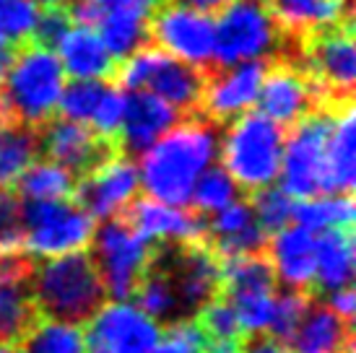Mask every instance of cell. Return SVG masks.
Segmentation results:
<instances>
[{
	"instance_id": "cell-1",
	"label": "cell",
	"mask_w": 356,
	"mask_h": 353,
	"mask_svg": "<svg viewBox=\"0 0 356 353\" xmlns=\"http://www.w3.org/2000/svg\"><path fill=\"white\" fill-rule=\"evenodd\" d=\"M138 156V179L149 197L172 206H188L200 174L216 164L218 133L203 120L177 122Z\"/></svg>"
},
{
	"instance_id": "cell-2",
	"label": "cell",
	"mask_w": 356,
	"mask_h": 353,
	"mask_svg": "<svg viewBox=\"0 0 356 353\" xmlns=\"http://www.w3.org/2000/svg\"><path fill=\"white\" fill-rule=\"evenodd\" d=\"M284 138V128L260 112H245L229 120L227 133L218 138L221 169L239 190H266L281 172Z\"/></svg>"
},
{
	"instance_id": "cell-3",
	"label": "cell",
	"mask_w": 356,
	"mask_h": 353,
	"mask_svg": "<svg viewBox=\"0 0 356 353\" xmlns=\"http://www.w3.org/2000/svg\"><path fill=\"white\" fill-rule=\"evenodd\" d=\"M65 83L63 65L50 47H26L10 58L0 81V112L16 117L26 128L50 122Z\"/></svg>"
},
{
	"instance_id": "cell-4",
	"label": "cell",
	"mask_w": 356,
	"mask_h": 353,
	"mask_svg": "<svg viewBox=\"0 0 356 353\" xmlns=\"http://www.w3.org/2000/svg\"><path fill=\"white\" fill-rule=\"evenodd\" d=\"M31 299L50 320L83 322L99 309L104 299L97 265L86 252L50 257L31 278Z\"/></svg>"
},
{
	"instance_id": "cell-5",
	"label": "cell",
	"mask_w": 356,
	"mask_h": 353,
	"mask_svg": "<svg viewBox=\"0 0 356 353\" xmlns=\"http://www.w3.org/2000/svg\"><path fill=\"white\" fill-rule=\"evenodd\" d=\"M278 47V24L263 0H232L213 19V63H263Z\"/></svg>"
},
{
	"instance_id": "cell-6",
	"label": "cell",
	"mask_w": 356,
	"mask_h": 353,
	"mask_svg": "<svg viewBox=\"0 0 356 353\" xmlns=\"http://www.w3.org/2000/svg\"><path fill=\"white\" fill-rule=\"evenodd\" d=\"M94 231V218L79 203H24L21 249L34 257L50 260L83 252L91 245Z\"/></svg>"
},
{
	"instance_id": "cell-7",
	"label": "cell",
	"mask_w": 356,
	"mask_h": 353,
	"mask_svg": "<svg viewBox=\"0 0 356 353\" xmlns=\"http://www.w3.org/2000/svg\"><path fill=\"white\" fill-rule=\"evenodd\" d=\"M94 265L99 273L102 288L112 299H128L154 260V247L122 218L104 221L94 231Z\"/></svg>"
},
{
	"instance_id": "cell-8",
	"label": "cell",
	"mask_w": 356,
	"mask_h": 353,
	"mask_svg": "<svg viewBox=\"0 0 356 353\" xmlns=\"http://www.w3.org/2000/svg\"><path fill=\"white\" fill-rule=\"evenodd\" d=\"M122 91H149L164 99L177 112H190L198 107L203 76L159 47H140L125 58L120 68Z\"/></svg>"
},
{
	"instance_id": "cell-9",
	"label": "cell",
	"mask_w": 356,
	"mask_h": 353,
	"mask_svg": "<svg viewBox=\"0 0 356 353\" xmlns=\"http://www.w3.org/2000/svg\"><path fill=\"white\" fill-rule=\"evenodd\" d=\"M327 130H330V115L317 112V115H307L299 120L291 136L284 138L278 179H281V187L294 200H305V197L325 192Z\"/></svg>"
},
{
	"instance_id": "cell-10",
	"label": "cell",
	"mask_w": 356,
	"mask_h": 353,
	"mask_svg": "<svg viewBox=\"0 0 356 353\" xmlns=\"http://www.w3.org/2000/svg\"><path fill=\"white\" fill-rule=\"evenodd\" d=\"M159 0H70V16L94 29L115 60L146 47Z\"/></svg>"
},
{
	"instance_id": "cell-11",
	"label": "cell",
	"mask_w": 356,
	"mask_h": 353,
	"mask_svg": "<svg viewBox=\"0 0 356 353\" xmlns=\"http://www.w3.org/2000/svg\"><path fill=\"white\" fill-rule=\"evenodd\" d=\"M149 37L161 52L190 68L200 70L213 63V16L182 0L156 8Z\"/></svg>"
},
{
	"instance_id": "cell-12",
	"label": "cell",
	"mask_w": 356,
	"mask_h": 353,
	"mask_svg": "<svg viewBox=\"0 0 356 353\" xmlns=\"http://www.w3.org/2000/svg\"><path fill=\"white\" fill-rule=\"evenodd\" d=\"M86 322L83 335L94 353H149L164 335L154 317L125 299L99 304Z\"/></svg>"
},
{
	"instance_id": "cell-13",
	"label": "cell",
	"mask_w": 356,
	"mask_h": 353,
	"mask_svg": "<svg viewBox=\"0 0 356 353\" xmlns=\"http://www.w3.org/2000/svg\"><path fill=\"white\" fill-rule=\"evenodd\" d=\"M140 190L138 167L122 156L102 158L97 167H91L81 182H76L79 206L91 218H118L125 208L136 203Z\"/></svg>"
},
{
	"instance_id": "cell-14",
	"label": "cell",
	"mask_w": 356,
	"mask_h": 353,
	"mask_svg": "<svg viewBox=\"0 0 356 353\" xmlns=\"http://www.w3.org/2000/svg\"><path fill=\"white\" fill-rule=\"evenodd\" d=\"M266 76V65L263 63H239V65H229L221 73L211 76L203 81V91H200V107L211 120H234L245 112H252L257 104V94H260V83Z\"/></svg>"
},
{
	"instance_id": "cell-15",
	"label": "cell",
	"mask_w": 356,
	"mask_h": 353,
	"mask_svg": "<svg viewBox=\"0 0 356 353\" xmlns=\"http://www.w3.org/2000/svg\"><path fill=\"white\" fill-rule=\"evenodd\" d=\"M309 81L327 94L348 99L356 83V47L351 29H323L307 47Z\"/></svg>"
},
{
	"instance_id": "cell-16",
	"label": "cell",
	"mask_w": 356,
	"mask_h": 353,
	"mask_svg": "<svg viewBox=\"0 0 356 353\" xmlns=\"http://www.w3.org/2000/svg\"><path fill=\"white\" fill-rule=\"evenodd\" d=\"M312 101H315V83L302 70L289 68V65L266 70L260 94H257L260 115H266L281 128L297 125L299 120L309 115Z\"/></svg>"
},
{
	"instance_id": "cell-17",
	"label": "cell",
	"mask_w": 356,
	"mask_h": 353,
	"mask_svg": "<svg viewBox=\"0 0 356 353\" xmlns=\"http://www.w3.org/2000/svg\"><path fill=\"white\" fill-rule=\"evenodd\" d=\"M128 224L149 242H177V245H198L206 236V224L198 213L182 206L161 203L154 197L136 200L130 206Z\"/></svg>"
},
{
	"instance_id": "cell-18",
	"label": "cell",
	"mask_w": 356,
	"mask_h": 353,
	"mask_svg": "<svg viewBox=\"0 0 356 353\" xmlns=\"http://www.w3.org/2000/svg\"><path fill=\"white\" fill-rule=\"evenodd\" d=\"M50 49L70 81H104L115 70V55L99 34L83 24H68Z\"/></svg>"
},
{
	"instance_id": "cell-19",
	"label": "cell",
	"mask_w": 356,
	"mask_h": 353,
	"mask_svg": "<svg viewBox=\"0 0 356 353\" xmlns=\"http://www.w3.org/2000/svg\"><path fill=\"white\" fill-rule=\"evenodd\" d=\"M169 281L175 286L182 312L200 309L211 302L218 286V263L211 255V249L198 245H185L175 257H169L164 265Z\"/></svg>"
},
{
	"instance_id": "cell-20",
	"label": "cell",
	"mask_w": 356,
	"mask_h": 353,
	"mask_svg": "<svg viewBox=\"0 0 356 353\" xmlns=\"http://www.w3.org/2000/svg\"><path fill=\"white\" fill-rule=\"evenodd\" d=\"M315 247L317 234L297 224L276 231L268 247V265L273 270V278L281 281L289 291H305L315 286Z\"/></svg>"
},
{
	"instance_id": "cell-21",
	"label": "cell",
	"mask_w": 356,
	"mask_h": 353,
	"mask_svg": "<svg viewBox=\"0 0 356 353\" xmlns=\"http://www.w3.org/2000/svg\"><path fill=\"white\" fill-rule=\"evenodd\" d=\"M179 122V112L149 91H130L120 138L130 154H143Z\"/></svg>"
},
{
	"instance_id": "cell-22",
	"label": "cell",
	"mask_w": 356,
	"mask_h": 353,
	"mask_svg": "<svg viewBox=\"0 0 356 353\" xmlns=\"http://www.w3.org/2000/svg\"><path fill=\"white\" fill-rule=\"evenodd\" d=\"M42 148L47 151V158L65 167L68 172H89L97 167L104 154V143L99 136L83 125V122H73V120H55L47 125L44 136H42Z\"/></svg>"
},
{
	"instance_id": "cell-23",
	"label": "cell",
	"mask_w": 356,
	"mask_h": 353,
	"mask_svg": "<svg viewBox=\"0 0 356 353\" xmlns=\"http://www.w3.org/2000/svg\"><path fill=\"white\" fill-rule=\"evenodd\" d=\"M206 234L213 236V247L224 257L257 255L266 245V231L257 226L250 203H242L239 197L213 213L211 224H206Z\"/></svg>"
},
{
	"instance_id": "cell-24",
	"label": "cell",
	"mask_w": 356,
	"mask_h": 353,
	"mask_svg": "<svg viewBox=\"0 0 356 353\" xmlns=\"http://www.w3.org/2000/svg\"><path fill=\"white\" fill-rule=\"evenodd\" d=\"M325 156V192H351V187L356 182V117L354 107L348 104V99L338 112H330Z\"/></svg>"
},
{
	"instance_id": "cell-25",
	"label": "cell",
	"mask_w": 356,
	"mask_h": 353,
	"mask_svg": "<svg viewBox=\"0 0 356 353\" xmlns=\"http://www.w3.org/2000/svg\"><path fill=\"white\" fill-rule=\"evenodd\" d=\"M354 236L351 229H333L317 234L315 247V284L323 291L346 288L354 281Z\"/></svg>"
},
{
	"instance_id": "cell-26",
	"label": "cell",
	"mask_w": 356,
	"mask_h": 353,
	"mask_svg": "<svg viewBox=\"0 0 356 353\" xmlns=\"http://www.w3.org/2000/svg\"><path fill=\"white\" fill-rule=\"evenodd\" d=\"M278 26L289 31H323L338 26L348 0H263Z\"/></svg>"
},
{
	"instance_id": "cell-27",
	"label": "cell",
	"mask_w": 356,
	"mask_h": 353,
	"mask_svg": "<svg viewBox=\"0 0 356 353\" xmlns=\"http://www.w3.org/2000/svg\"><path fill=\"white\" fill-rule=\"evenodd\" d=\"M291 345L297 353H346L351 348L348 322L330 306H309Z\"/></svg>"
},
{
	"instance_id": "cell-28",
	"label": "cell",
	"mask_w": 356,
	"mask_h": 353,
	"mask_svg": "<svg viewBox=\"0 0 356 353\" xmlns=\"http://www.w3.org/2000/svg\"><path fill=\"white\" fill-rule=\"evenodd\" d=\"M354 200L348 192H320L315 197H305L297 203L294 211V224L312 231H333V229H351L354 224Z\"/></svg>"
},
{
	"instance_id": "cell-29",
	"label": "cell",
	"mask_w": 356,
	"mask_h": 353,
	"mask_svg": "<svg viewBox=\"0 0 356 353\" xmlns=\"http://www.w3.org/2000/svg\"><path fill=\"white\" fill-rule=\"evenodd\" d=\"M16 185L24 203H55V200H68L76 192V174L44 158V161H34L19 176Z\"/></svg>"
},
{
	"instance_id": "cell-30",
	"label": "cell",
	"mask_w": 356,
	"mask_h": 353,
	"mask_svg": "<svg viewBox=\"0 0 356 353\" xmlns=\"http://www.w3.org/2000/svg\"><path fill=\"white\" fill-rule=\"evenodd\" d=\"M40 138L21 122L0 125V187L16 185L19 176L37 161Z\"/></svg>"
},
{
	"instance_id": "cell-31",
	"label": "cell",
	"mask_w": 356,
	"mask_h": 353,
	"mask_svg": "<svg viewBox=\"0 0 356 353\" xmlns=\"http://www.w3.org/2000/svg\"><path fill=\"white\" fill-rule=\"evenodd\" d=\"M19 353H89L86 335L76 322L42 320L34 322L21 338Z\"/></svg>"
},
{
	"instance_id": "cell-32",
	"label": "cell",
	"mask_w": 356,
	"mask_h": 353,
	"mask_svg": "<svg viewBox=\"0 0 356 353\" xmlns=\"http://www.w3.org/2000/svg\"><path fill=\"white\" fill-rule=\"evenodd\" d=\"M34 299L24 278L0 281V343H13L34 325Z\"/></svg>"
},
{
	"instance_id": "cell-33",
	"label": "cell",
	"mask_w": 356,
	"mask_h": 353,
	"mask_svg": "<svg viewBox=\"0 0 356 353\" xmlns=\"http://www.w3.org/2000/svg\"><path fill=\"white\" fill-rule=\"evenodd\" d=\"M276 286H257V288H239L229 291L227 302L237 317L239 330L250 335H263L270 327L273 306H276Z\"/></svg>"
},
{
	"instance_id": "cell-34",
	"label": "cell",
	"mask_w": 356,
	"mask_h": 353,
	"mask_svg": "<svg viewBox=\"0 0 356 353\" xmlns=\"http://www.w3.org/2000/svg\"><path fill=\"white\" fill-rule=\"evenodd\" d=\"M133 296H136V304L149 314V317H154L156 322L159 320L177 317L182 312L177 291H175V286H172L164 268H154V270L149 268V273L138 281Z\"/></svg>"
},
{
	"instance_id": "cell-35",
	"label": "cell",
	"mask_w": 356,
	"mask_h": 353,
	"mask_svg": "<svg viewBox=\"0 0 356 353\" xmlns=\"http://www.w3.org/2000/svg\"><path fill=\"white\" fill-rule=\"evenodd\" d=\"M42 16L40 0H0V44L16 47L34 37Z\"/></svg>"
},
{
	"instance_id": "cell-36",
	"label": "cell",
	"mask_w": 356,
	"mask_h": 353,
	"mask_svg": "<svg viewBox=\"0 0 356 353\" xmlns=\"http://www.w3.org/2000/svg\"><path fill=\"white\" fill-rule=\"evenodd\" d=\"M252 216H255L257 226L263 231L276 234L281 229L291 226L294 221V211H297V200L289 195L284 187H266V190H257L255 203H252Z\"/></svg>"
},
{
	"instance_id": "cell-37",
	"label": "cell",
	"mask_w": 356,
	"mask_h": 353,
	"mask_svg": "<svg viewBox=\"0 0 356 353\" xmlns=\"http://www.w3.org/2000/svg\"><path fill=\"white\" fill-rule=\"evenodd\" d=\"M239 187L234 185V179L224 172L221 167L206 169L200 179L193 187V195H190V203L203 211V213H216L224 206H229L232 200H237Z\"/></svg>"
},
{
	"instance_id": "cell-38",
	"label": "cell",
	"mask_w": 356,
	"mask_h": 353,
	"mask_svg": "<svg viewBox=\"0 0 356 353\" xmlns=\"http://www.w3.org/2000/svg\"><path fill=\"white\" fill-rule=\"evenodd\" d=\"M104 86H107L104 81H68L58 101V112L63 115V120L89 125L91 115L104 94Z\"/></svg>"
},
{
	"instance_id": "cell-39",
	"label": "cell",
	"mask_w": 356,
	"mask_h": 353,
	"mask_svg": "<svg viewBox=\"0 0 356 353\" xmlns=\"http://www.w3.org/2000/svg\"><path fill=\"white\" fill-rule=\"evenodd\" d=\"M307 309H309V299L305 296V291H286V294L276 296V306H273L268 333H273L276 340L291 343V338L297 335L299 325L305 320Z\"/></svg>"
},
{
	"instance_id": "cell-40",
	"label": "cell",
	"mask_w": 356,
	"mask_h": 353,
	"mask_svg": "<svg viewBox=\"0 0 356 353\" xmlns=\"http://www.w3.org/2000/svg\"><path fill=\"white\" fill-rule=\"evenodd\" d=\"M125 104H128V94L118 86H104L99 104L94 109L89 120V128L102 138L118 136L122 128V117H125Z\"/></svg>"
},
{
	"instance_id": "cell-41",
	"label": "cell",
	"mask_w": 356,
	"mask_h": 353,
	"mask_svg": "<svg viewBox=\"0 0 356 353\" xmlns=\"http://www.w3.org/2000/svg\"><path fill=\"white\" fill-rule=\"evenodd\" d=\"M198 327L203 338H242L239 322L227 299H211L200 306Z\"/></svg>"
},
{
	"instance_id": "cell-42",
	"label": "cell",
	"mask_w": 356,
	"mask_h": 353,
	"mask_svg": "<svg viewBox=\"0 0 356 353\" xmlns=\"http://www.w3.org/2000/svg\"><path fill=\"white\" fill-rule=\"evenodd\" d=\"M21 224H24V203L19 197L0 190V247L3 249H21Z\"/></svg>"
},
{
	"instance_id": "cell-43",
	"label": "cell",
	"mask_w": 356,
	"mask_h": 353,
	"mask_svg": "<svg viewBox=\"0 0 356 353\" xmlns=\"http://www.w3.org/2000/svg\"><path fill=\"white\" fill-rule=\"evenodd\" d=\"M200 343H203V335L198 322L179 320L169 327L167 335H161V340L149 353H200Z\"/></svg>"
},
{
	"instance_id": "cell-44",
	"label": "cell",
	"mask_w": 356,
	"mask_h": 353,
	"mask_svg": "<svg viewBox=\"0 0 356 353\" xmlns=\"http://www.w3.org/2000/svg\"><path fill=\"white\" fill-rule=\"evenodd\" d=\"M68 24H70V19L60 8L42 10L40 24H37V31H34V37H37V40H40L44 47H52L60 34L68 29Z\"/></svg>"
},
{
	"instance_id": "cell-45",
	"label": "cell",
	"mask_w": 356,
	"mask_h": 353,
	"mask_svg": "<svg viewBox=\"0 0 356 353\" xmlns=\"http://www.w3.org/2000/svg\"><path fill=\"white\" fill-rule=\"evenodd\" d=\"M327 306L333 309V312L343 320V322H351V317H354L356 312V294L351 286H346V288H338V291H330V296H327Z\"/></svg>"
},
{
	"instance_id": "cell-46",
	"label": "cell",
	"mask_w": 356,
	"mask_h": 353,
	"mask_svg": "<svg viewBox=\"0 0 356 353\" xmlns=\"http://www.w3.org/2000/svg\"><path fill=\"white\" fill-rule=\"evenodd\" d=\"M200 353H245V345L242 338H203Z\"/></svg>"
},
{
	"instance_id": "cell-47",
	"label": "cell",
	"mask_w": 356,
	"mask_h": 353,
	"mask_svg": "<svg viewBox=\"0 0 356 353\" xmlns=\"http://www.w3.org/2000/svg\"><path fill=\"white\" fill-rule=\"evenodd\" d=\"M245 353H284V348L276 340H257L250 348H245Z\"/></svg>"
},
{
	"instance_id": "cell-48",
	"label": "cell",
	"mask_w": 356,
	"mask_h": 353,
	"mask_svg": "<svg viewBox=\"0 0 356 353\" xmlns=\"http://www.w3.org/2000/svg\"><path fill=\"white\" fill-rule=\"evenodd\" d=\"M182 3H188V6H195V8L200 10H218V8H224L227 3H232V0H182Z\"/></svg>"
},
{
	"instance_id": "cell-49",
	"label": "cell",
	"mask_w": 356,
	"mask_h": 353,
	"mask_svg": "<svg viewBox=\"0 0 356 353\" xmlns=\"http://www.w3.org/2000/svg\"><path fill=\"white\" fill-rule=\"evenodd\" d=\"M8 63H10L8 47H3V44H0V81H3V76H6V68H8Z\"/></svg>"
},
{
	"instance_id": "cell-50",
	"label": "cell",
	"mask_w": 356,
	"mask_h": 353,
	"mask_svg": "<svg viewBox=\"0 0 356 353\" xmlns=\"http://www.w3.org/2000/svg\"><path fill=\"white\" fill-rule=\"evenodd\" d=\"M0 353H19L10 343H0Z\"/></svg>"
},
{
	"instance_id": "cell-51",
	"label": "cell",
	"mask_w": 356,
	"mask_h": 353,
	"mask_svg": "<svg viewBox=\"0 0 356 353\" xmlns=\"http://www.w3.org/2000/svg\"><path fill=\"white\" fill-rule=\"evenodd\" d=\"M42 6H47V8H58L60 6V0H40Z\"/></svg>"
},
{
	"instance_id": "cell-52",
	"label": "cell",
	"mask_w": 356,
	"mask_h": 353,
	"mask_svg": "<svg viewBox=\"0 0 356 353\" xmlns=\"http://www.w3.org/2000/svg\"><path fill=\"white\" fill-rule=\"evenodd\" d=\"M346 353H354V348H348V351Z\"/></svg>"
}]
</instances>
